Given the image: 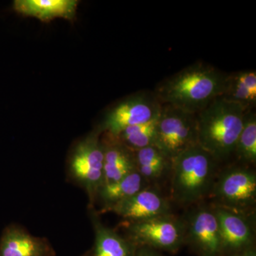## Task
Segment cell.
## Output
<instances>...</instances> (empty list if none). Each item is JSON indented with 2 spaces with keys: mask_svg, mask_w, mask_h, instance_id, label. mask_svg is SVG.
Wrapping results in <instances>:
<instances>
[{
  "mask_svg": "<svg viewBox=\"0 0 256 256\" xmlns=\"http://www.w3.org/2000/svg\"><path fill=\"white\" fill-rule=\"evenodd\" d=\"M136 256H162L153 249L146 247H138Z\"/></svg>",
  "mask_w": 256,
  "mask_h": 256,
  "instance_id": "44dd1931",
  "label": "cell"
},
{
  "mask_svg": "<svg viewBox=\"0 0 256 256\" xmlns=\"http://www.w3.org/2000/svg\"><path fill=\"white\" fill-rule=\"evenodd\" d=\"M234 154L246 164L256 162V114L255 110L248 111L244 118V126L239 134Z\"/></svg>",
  "mask_w": 256,
  "mask_h": 256,
  "instance_id": "d6986e66",
  "label": "cell"
},
{
  "mask_svg": "<svg viewBox=\"0 0 256 256\" xmlns=\"http://www.w3.org/2000/svg\"><path fill=\"white\" fill-rule=\"evenodd\" d=\"M248 111L218 98L196 114L198 144L220 161L234 154Z\"/></svg>",
  "mask_w": 256,
  "mask_h": 256,
  "instance_id": "7a4b0ae2",
  "label": "cell"
},
{
  "mask_svg": "<svg viewBox=\"0 0 256 256\" xmlns=\"http://www.w3.org/2000/svg\"><path fill=\"white\" fill-rule=\"evenodd\" d=\"M88 256V255H84V256Z\"/></svg>",
  "mask_w": 256,
  "mask_h": 256,
  "instance_id": "603a6c76",
  "label": "cell"
},
{
  "mask_svg": "<svg viewBox=\"0 0 256 256\" xmlns=\"http://www.w3.org/2000/svg\"><path fill=\"white\" fill-rule=\"evenodd\" d=\"M136 171L146 181L156 180L170 172L172 161L151 146L134 152Z\"/></svg>",
  "mask_w": 256,
  "mask_h": 256,
  "instance_id": "ac0fdd59",
  "label": "cell"
},
{
  "mask_svg": "<svg viewBox=\"0 0 256 256\" xmlns=\"http://www.w3.org/2000/svg\"><path fill=\"white\" fill-rule=\"evenodd\" d=\"M220 98L242 106L246 111L256 106V72L240 70L227 75Z\"/></svg>",
  "mask_w": 256,
  "mask_h": 256,
  "instance_id": "5bb4252c",
  "label": "cell"
},
{
  "mask_svg": "<svg viewBox=\"0 0 256 256\" xmlns=\"http://www.w3.org/2000/svg\"><path fill=\"white\" fill-rule=\"evenodd\" d=\"M218 163L198 144L174 158L170 172L172 198L190 206L210 196L218 175Z\"/></svg>",
  "mask_w": 256,
  "mask_h": 256,
  "instance_id": "3957f363",
  "label": "cell"
},
{
  "mask_svg": "<svg viewBox=\"0 0 256 256\" xmlns=\"http://www.w3.org/2000/svg\"><path fill=\"white\" fill-rule=\"evenodd\" d=\"M95 232L94 256H136L138 246L116 230L106 226L97 216L92 214Z\"/></svg>",
  "mask_w": 256,
  "mask_h": 256,
  "instance_id": "2e32d148",
  "label": "cell"
},
{
  "mask_svg": "<svg viewBox=\"0 0 256 256\" xmlns=\"http://www.w3.org/2000/svg\"><path fill=\"white\" fill-rule=\"evenodd\" d=\"M146 182L137 171H134L119 181L102 185L97 195L104 204L102 212L146 188Z\"/></svg>",
  "mask_w": 256,
  "mask_h": 256,
  "instance_id": "e0dca14e",
  "label": "cell"
},
{
  "mask_svg": "<svg viewBox=\"0 0 256 256\" xmlns=\"http://www.w3.org/2000/svg\"><path fill=\"white\" fill-rule=\"evenodd\" d=\"M106 212H114L124 222H139L172 214L168 198L154 188H146L127 200L111 206Z\"/></svg>",
  "mask_w": 256,
  "mask_h": 256,
  "instance_id": "8fae6325",
  "label": "cell"
},
{
  "mask_svg": "<svg viewBox=\"0 0 256 256\" xmlns=\"http://www.w3.org/2000/svg\"><path fill=\"white\" fill-rule=\"evenodd\" d=\"M158 118L127 128L117 138L133 152L154 146Z\"/></svg>",
  "mask_w": 256,
  "mask_h": 256,
  "instance_id": "ffe728a7",
  "label": "cell"
},
{
  "mask_svg": "<svg viewBox=\"0 0 256 256\" xmlns=\"http://www.w3.org/2000/svg\"><path fill=\"white\" fill-rule=\"evenodd\" d=\"M234 256H256L255 247L248 249V250H245V252H240V254H236V255Z\"/></svg>",
  "mask_w": 256,
  "mask_h": 256,
  "instance_id": "7402d4cb",
  "label": "cell"
},
{
  "mask_svg": "<svg viewBox=\"0 0 256 256\" xmlns=\"http://www.w3.org/2000/svg\"><path fill=\"white\" fill-rule=\"evenodd\" d=\"M53 248L45 239L35 237L20 227L10 226L0 240V256H53Z\"/></svg>",
  "mask_w": 256,
  "mask_h": 256,
  "instance_id": "4fadbf2b",
  "label": "cell"
},
{
  "mask_svg": "<svg viewBox=\"0 0 256 256\" xmlns=\"http://www.w3.org/2000/svg\"><path fill=\"white\" fill-rule=\"evenodd\" d=\"M104 151V183L116 182L136 171L134 152L124 146L118 138L107 134Z\"/></svg>",
  "mask_w": 256,
  "mask_h": 256,
  "instance_id": "7c38bea8",
  "label": "cell"
},
{
  "mask_svg": "<svg viewBox=\"0 0 256 256\" xmlns=\"http://www.w3.org/2000/svg\"><path fill=\"white\" fill-rule=\"evenodd\" d=\"M185 242L197 256H223L220 225L213 205L200 204L184 220Z\"/></svg>",
  "mask_w": 256,
  "mask_h": 256,
  "instance_id": "ba28073f",
  "label": "cell"
},
{
  "mask_svg": "<svg viewBox=\"0 0 256 256\" xmlns=\"http://www.w3.org/2000/svg\"><path fill=\"white\" fill-rule=\"evenodd\" d=\"M161 108L162 104L154 92H138L122 101L109 112L104 121V130L117 138L127 128L156 119Z\"/></svg>",
  "mask_w": 256,
  "mask_h": 256,
  "instance_id": "9c48e42d",
  "label": "cell"
},
{
  "mask_svg": "<svg viewBox=\"0 0 256 256\" xmlns=\"http://www.w3.org/2000/svg\"><path fill=\"white\" fill-rule=\"evenodd\" d=\"M127 238L138 247L175 254L185 242L184 220L172 214L139 222H124Z\"/></svg>",
  "mask_w": 256,
  "mask_h": 256,
  "instance_id": "277c9868",
  "label": "cell"
},
{
  "mask_svg": "<svg viewBox=\"0 0 256 256\" xmlns=\"http://www.w3.org/2000/svg\"><path fill=\"white\" fill-rule=\"evenodd\" d=\"M228 74L198 62L164 79L154 94L162 105L197 114L222 95Z\"/></svg>",
  "mask_w": 256,
  "mask_h": 256,
  "instance_id": "6da1fadb",
  "label": "cell"
},
{
  "mask_svg": "<svg viewBox=\"0 0 256 256\" xmlns=\"http://www.w3.org/2000/svg\"><path fill=\"white\" fill-rule=\"evenodd\" d=\"M213 205L242 214H254L256 174L247 166H232L218 174L210 196Z\"/></svg>",
  "mask_w": 256,
  "mask_h": 256,
  "instance_id": "8992f818",
  "label": "cell"
},
{
  "mask_svg": "<svg viewBox=\"0 0 256 256\" xmlns=\"http://www.w3.org/2000/svg\"><path fill=\"white\" fill-rule=\"evenodd\" d=\"M198 144L196 114L170 105H162L156 121L154 146L172 160Z\"/></svg>",
  "mask_w": 256,
  "mask_h": 256,
  "instance_id": "5b68a950",
  "label": "cell"
},
{
  "mask_svg": "<svg viewBox=\"0 0 256 256\" xmlns=\"http://www.w3.org/2000/svg\"><path fill=\"white\" fill-rule=\"evenodd\" d=\"M77 5L76 0H16L14 9L20 14L48 22L56 18L72 20Z\"/></svg>",
  "mask_w": 256,
  "mask_h": 256,
  "instance_id": "9a60e30c",
  "label": "cell"
},
{
  "mask_svg": "<svg viewBox=\"0 0 256 256\" xmlns=\"http://www.w3.org/2000/svg\"><path fill=\"white\" fill-rule=\"evenodd\" d=\"M69 171L94 204L104 183V151L96 134L84 140L76 148L69 162Z\"/></svg>",
  "mask_w": 256,
  "mask_h": 256,
  "instance_id": "52a82bcc",
  "label": "cell"
},
{
  "mask_svg": "<svg viewBox=\"0 0 256 256\" xmlns=\"http://www.w3.org/2000/svg\"><path fill=\"white\" fill-rule=\"evenodd\" d=\"M213 207L220 225L223 256H234L255 247L254 214L238 213L214 205Z\"/></svg>",
  "mask_w": 256,
  "mask_h": 256,
  "instance_id": "30bf717a",
  "label": "cell"
}]
</instances>
